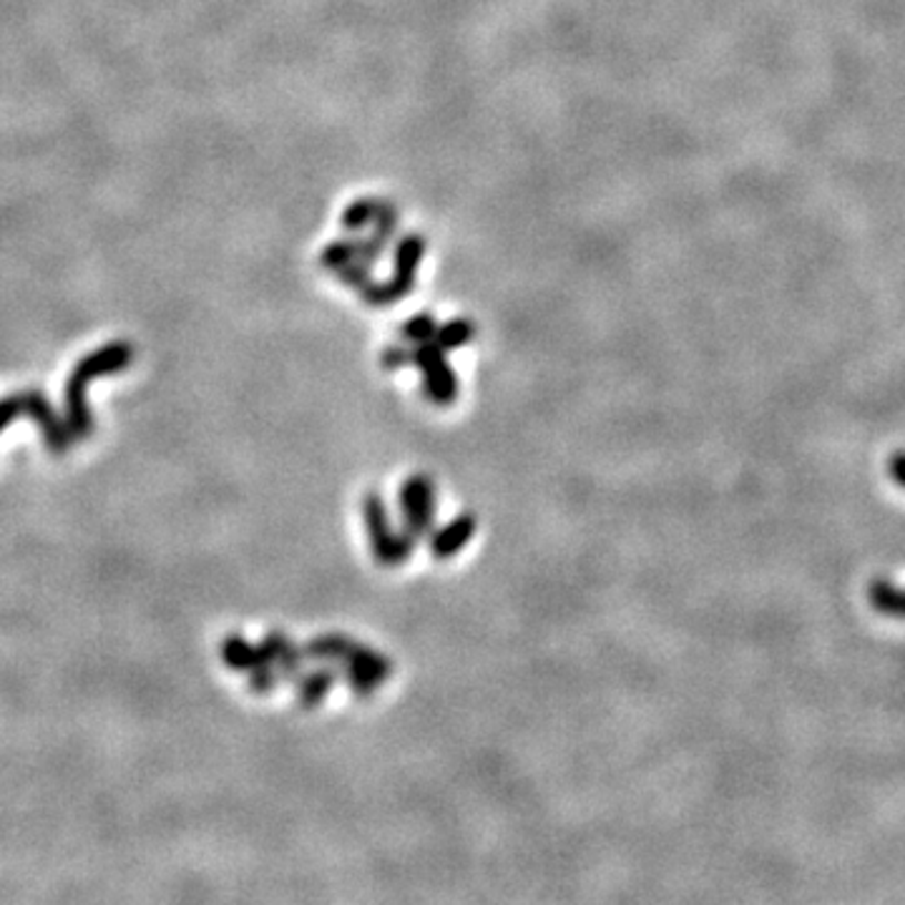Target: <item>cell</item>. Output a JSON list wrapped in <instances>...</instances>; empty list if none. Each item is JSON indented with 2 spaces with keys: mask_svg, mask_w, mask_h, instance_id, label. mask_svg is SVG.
I'll list each match as a JSON object with an SVG mask.
<instances>
[{
  "mask_svg": "<svg viewBox=\"0 0 905 905\" xmlns=\"http://www.w3.org/2000/svg\"><path fill=\"white\" fill-rule=\"evenodd\" d=\"M405 513H408L410 533L428 531L433 516V490L426 478H413L403 490Z\"/></svg>",
  "mask_w": 905,
  "mask_h": 905,
  "instance_id": "cell-3",
  "label": "cell"
},
{
  "mask_svg": "<svg viewBox=\"0 0 905 905\" xmlns=\"http://www.w3.org/2000/svg\"><path fill=\"white\" fill-rule=\"evenodd\" d=\"M470 533H474V518L470 516H460L452 521L448 528H443V531L433 539V553L436 556H450L456 553L460 546H464Z\"/></svg>",
  "mask_w": 905,
  "mask_h": 905,
  "instance_id": "cell-6",
  "label": "cell"
},
{
  "mask_svg": "<svg viewBox=\"0 0 905 905\" xmlns=\"http://www.w3.org/2000/svg\"><path fill=\"white\" fill-rule=\"evenodd\" d=\"M891 476L895 478V484L905 488V452H895L891 458Z\"/></svg>",
  "mask_w": 905,
  "mask_h": 905,
  "instance_id": "cell-10",
  "label": "cell"
},
{
  "mask_svg": "<svg viewBox=\"0 0 905 905\" xmlns=\"http://www.w3.org/2000/svg\"><path fill=\"white\" fill-rule=\"evenodd\" d=\"M333 682H335L333 672H315V674L302 677L297 684V700L305 706H315L329 692Z\"/></svg>",
  "mask_w": 905,
  "mask_h": 905,
  "instance_id": "cell-8",
  "label": "cell"
},
{
  "mask_svg": "<svg viewBox=\"0 0 905 905\" xmlns=\"http://www.w3.org/2000/svg\"><path fill=\"white\" fill-rule=\"evenodd\" d=\"M13 415H31L35 426L43 430L45 448L51 452H65L71 448V433L63 423L55 418L53 408L41 393H21L11 395V398L0 400V430L11 423Z\"/></svg>",
  "mask_w": 905,
  "mask_h": 905,
  "instance_id": "cell-2",
  "label": "cell"
},
{
  "mask_svg": "<svg viewBox=\"0 0 905 905\" xmlns=\"http://www.w3.org/2000/svg\"><path fill=\"white\" fill-rule=\"evenodd\" d=\"M131 360L129 345H111L106 350L93 353L75 367L69 385H65V415H69V433L73 438H89L93 430V418L87 405V385L91 377L124 370Z\"/></svg>",
  "mask_w": 905,
  "mask_h": 905,
  "instance_id": "cell-1",
  "label": "cell"
},
{
  "mask_svg": "<svg viewBox=\"0 0 905 905\" xmlns=\"http://www.w3.org/2000/svg\"><path fill=\"white\" fill-rule=\"evenodd\" d=\"M365 513H367V523H370V536H373V543H375V551L380 559H405L408 556V549H403L400 543H393L390 539V531H388V521H385V511L380 501H377V496H367V504H365Z\"/></svg>",
  "mask_w": 905,
  "mask_h": 905,
  "instance_id": "cell-4",
  "label": "cell"
},
{
  "mask_svg": "<svg viewBox=\"0 0 905 905\" xmlns=\"http://www.w3.org/2000/svg\"><path fill=\"white\" fill-rule=\"evenodd\" d=\"M277 682H279L277 672H275V669H270V664H267V667L254 669V674H252V679H250V687H252V692L267 694V692L275 690Z\"/></svg>",
  "mask_w": 905,
  "mask_h": 905,
  "instance_id": "cell-9",
  "label": "cell"
},
{
  "mask_svg": "<svg viewBox=\"0 0 905 905\" xmlns=\"http://www.w3.org/2000/svg\"><path fill=\"white\" fill-rule=\"evenodd\" d=\"M220 654L224 659V664L234 669V672H244V669H260L267 667V657H264L262 647L250 644L247 639L240 634H230L220 647Z\"/></svg>",
  "mask_w": 905,
  "mask_h": 905,
  "instance_id": "cell-5",
  "label": "cell"
},
{
  "mask_svg": "<svg viewBox=\"0 0 905 905\" xmlns=\"http://www.w3.org/2000/svg\"><path fill=\"white\" fill-rule=\"evenodd\" d=\"M871 603L873 609H878L881 614L891 617H905V591L895 589L888 581H873L871 587Z\"/></svg>",
  "mask_w": 905,
  "mask_h": 905,
  "instance_id": "cell-7",
  "label": "cell"
}]
</instances>
